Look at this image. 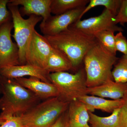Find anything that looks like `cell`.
Returning a JSON list of instances; mask_svg holds the SVG:
<instances>
[{
  "label": "cell",
  "instance_id": "6da1fadb",
  "mask_svg": "<svg viewBox=\"0 0 127 127\" xmlns=\"http://www.w3.org/2000/svg\"><path fill=\"white\" fill-rule=\"evenodd\" d=\"M0 117L5 120L11 117H20L41 102V99L14 79L0 76Z\"/></svg>",
  "mask_w": 127,
  "mask_h": 127
},
{
  "label": "cell",
  "instance_id": "7a4b0ae2",
  "mask_svg": "<svg viewBox=\"0 0 127 127\" xmlns=\"http://www.w3.org/2000/svg\"><path fill=\"white\" fill-rule=\"evenodd\" d=\"M44 36L53 47L66 54L76 71L87 53L98 42L94 35L69 27L55 35Z\"/></svg>",
  "mask_w": 127,
  "mask_h": 127
},
{
  "label": "cell",
  "instance_id": "3957f363",
  "mask_svg": "<svg viewBox=\"0 0 127 127\" xmlns=\"http://www.w3.org/2000/svg\"><path fill=\"white\" fill-rule=\"evenodd\" d=\"M118 59L97 42L87 53L83 60L88 87L97 86L113 80L112 71Z\"/></svg>",
  "mask_w": 127,
  "mask_h": 127
},
{
  "label": "cell",
  "instance_id": "277c9868",
  "mask_svg": "<svg viewBox=\"0 0 127 127\" xmlns=\"http://www.w3.org/2000/svg\"><path fill=\"white\" fill-rule=\"evenodd\" d=\"M69 103L58 97L41 102L20 117L26 127H51L67 111Z\"/></svg>",
  "mask_w": 127,
  "mask_h": 127
},
{
  "label": "cell",
  "instance_id": "5b68a950",
  "mask_svg": "<svg viewBox=\"0 0 127 127\" xmlns=\"http://www.w3.org/2000/svg\"><path fill=\"white\" fill-rule=\"evenodd\" d=\"M50 79L56 87L59 99L70 103L88 94L86 76L84 68L78 69L75 73L67 72L50 73Z\"/></svg>",
  "mask_w": 127,
  "mask_h": 127
},
{
  "label": "cell",
  "instance_id": "8992f818",
  "mask_svg": "<svg viewBox=\"0 0 127 127\" xmlns=\"http://www.w3.org/2000/svg\"><path fill=\"white\" fill-rule=\"evenodd\" d=\"M18 7L7 5L8 9L11 13L14 27V34L12 36L18 46L20 63L23 65L26 64V53L35 27L43 19L41 17L34 15L25 19L20 13Z\"/></svg>",
  "mask_w": 127,
  "mask_h": 127
},
{
  "label": "cell",
  "instance_id": "52a82bcc",
  "mask_svg": "<svg viewBox=\"0 0 127 127\" xmlns=\"http://www.w3.org/2000/svg\"><path fill=\"white\" fill-rule=\"evenodd\" d=\"M116 16L110 11L105 8L99 15L77 21L69 27L93 35L103 31L122 32L123 28L116 23Z\"/></svg>",
  "mask_w": 127,
  "mask_h": 127
},
{
  "label": "cell",
  "instance_id": "ba28073f",
  "mask_svg": "<svg viewBox=\"0 0 127 127\" xmlns=\"http://www.w3.org/2000/svg\"><path fill=\"white\" fill-rule=\"evenodd\" d=\"M53 49L45 36L35 30L26 53V64L45 69Z\"/></svg>",
  "mask_w": 127,
  "mask_h": 127
},
{
  "label": "cell",
  "instance_id": "9c48e42d",
  "mask_svg": "<svg viewBox=\"0 0 127 127\" xmlns=\"http://www.w3.org/2000/svg\"><path fill=\"white\" fill-rule=\"evenodd\" d=\"M13 28L12 21L0 27V70L8 66L21 65L18 46L12 39Z\"/></svg>",
  "mask_w": 127,
  "mask_h": 127
},
{
  "label": "cell",
  "instance_id": "30bf717a",
  "mask_svg": "<svg viewBox=\"0 0 127 127\" xmlns=\"http://www.w3.org/2000/svg\"><path fill=\"white\" fill-rule=\"evenodd\" d=\"M86 7L76 8L60 15L51 16L46 20L41 22V32L44 36H50L66 31L71 25L81 20L80 17Z\"/></svg>",
  "mask_w": 127,
  "mask_h": 127
},
{
  "label": "cell",
  "instance_id": "8fae6325",
  "mask_svg": "<svg viewBox=\"0 0 127 127\" xmlns=\"http://www.w3.org/2000/svg\"><path fill=\"white\" fill-rule=\"evenodd\" d=\"M50 73L45 69L26 64L6 67L0 70V76L10 79H16L26 76L37 78L43 81L52 83Z\"/></svg>",
  "mask_w": 127,
  "mask_h": 127
},
{
  "label": "cell",
  "instance_id": "7c38bea8",
  "mask_svg": "<svg viewBox=\"0 0 127 127\" xmlns=\"http://www.w3.org/2000/svg\"><path fill=\"white\" fill-rule=\"evenodd\" d=\"M52 0H9L8 5L21 6L19 11L22 16L34 15L42 17L44 22L51 16Z\"/></svg>",
  "mask_w": 127,
  "mask_h": 127
},
{
  "label": "cell",
  "instance_id": "4fadbf2b",
  "mask_svg": "<svg viewBox=\"0 0 127 127\" xmlns=\"http://www.w3.org/2000/svg\"><path fill=\"white\" fill-rule=\"evenodd\" d=\"M15 79L19 84L33 93L41 100L59 96L58 90L52 83L46 82L37 78L31 77Z\"/></svg>",
  "mask_w": 127,
  "mask_h": 127
},
{
  "label": "cell",
  "instance_id": "5bb4252c",
  "mask_svg": "<svg viewBox=\"0 0 127 127\" xmlns=\"http://www.w3.org/2000/svg\"><path fill=\"white\" fill-rule=\"evenodd\" d=\"M88 94L113 100L122 99L127 95V83L118 82L110 80L94 87L88 88Z\"/></svg>",
  "mask_w": 127,
  "mask_h": 127
},
{
  "label": "cell",
  "instance_id": "9a60e30c",
  "mask_svg": "<svg viewBox=\"0 0 127 127\" xmlns=\"http://www.w3.org/2000/svg\"><path fill=\"white\" fill-rule=\"evenodd\" d=\"M127 96L119 100H108L100 97L87 95L79 98L78 100L86 105L89 112H93L95 109H98L112 113L116 109L124 106Z\"/></svg>",
  "mask_w": 127,
  "mask_h": 127
},
{
  "label": "cell",
  "instance_id": "2e32d148",
  "mask_svg": "<svg viewBox=\"0 0 127 127\" xmlns=\"http://www.w3.org/2000/svg\"><path fill=\"white\" fill-rule=\"evenodd\" d=\"M67 113L69 127H92L89 125V112L86 106L78 100L69 103Z\"/></svg>",
  "mask_w": 127,
  "mask_h": 127
},
{
  "label": "cell",
  "instance_id": "e0dca14e",
  "mask_svg": "<svg viewBox=\"0 0 127 127\" xmlns=\"http://www.w3.org/2000/svg\"><path fill=\"white\" fill-rule=\"evenodd\" d=\"M45 70L50 73L74 71L68 57L62 51L53 47Z\"/></svg>",
  "mask_w": 127,
  "mask_h": 127
},
{
  "label": "cell",
  "instance_id": "ac0fdd59",
  "mask_svg": "<svg viewBox=\"0 0 127 127\" xmlns=\"http://www.w3.org/2000/svg\"><path fill=\"white\" fill-rule=\"evenodd\" d=\"M89 0H52L51 13L55 15L64 14L79 7H86Z\"/></svg>",
  "mask_w": 127,
  "mask_h": 127
},
{
  "label": "cell",
  "instance_id": "d6986e66",
  "mask_svg": "<svg viewBox=\"0 0 127 127\" xmlns=\"http://www.w3.org/2000/svg\"><path fill=\"white\" fill-rule=\"evenodd\" d=\"M120 108L116 109L110 116L101 117L89 112V123L92 127H120Z\"/></svg>",
  "mask_w": 127,
  "mask_h": 127
},
{
  "label": "cell",
  "instance_id": "ffe728a7",
  "mask_svg": "<svg viewBox=\"0 0 127 127\" xmlns=\"http://www.w3.org/2000/svg\"><path fill=\"white\" fill-rule=\"evenodd\" d=\"M115 32L112 31H103L94 34L98 42L112 55L116 56L115 47Z\"/></svg>",
  "mask_w": 127,
  "mask_h": 127
},
{
  "label": "cell",
  "instance_id": "44dd1931",
  "mask_svg": "<svg viewBox=\"0 0 127 127\" xmlns=\"http://www.w3.org/2000/svg\"><path fill=\"white\" fill-rule=\"evenodd\" d=\"M123 0H90L88 5L85 7L80 17V19L83 16L92 8L96 6H101L105 9L109 10L111 12L117 15L120 9Z\"/></svg>",
  "mask_w": 127,
  "mask_h": 127
},
{
  "label": "cell",
  "instance_id": "7402d4cb",
  "mask_svg": "<svg viewBox=\"0 0 127 127\" xmlns=\"http://www.w3.org/2000/svg\"><path fill=\"white\" fill-rule=\"evenodd\" d=\"M113 80L118 82L127 83V56L123 55L114 65L112 71Z\"/></svg>",
  "mask_w": 127,
  "mask_h": 127
},
{
  "label": "cell",
  "instance_id": "603a6c76",
  "mask_svg": "<svg viewBox=\"0 0 127 127\" xmlns=\"http://www.w3.org/2000/svg\"><path fill=\"white\" fill-rule=\"evenodd\" d=\"M9 0H0V27L5 23L12 21L10 12L7 9Z\"/></svg>",
  "mask_w": 127,
  "mask_h": 127
},
{
  "label": "cell",
  "instance_id": "cb8c5ba5",
  "mask_svg": "<svg viewBox=\"0 0 127 127\" xmlns=\"http://www.w3.org/2000/svg\"><path fill=\"white\" fill-rule=\"evenodd\" d=\"M115 47L117 52L127 56V40L122 32H119L115 35Z\"/></svg>",
  "mask_w": 127,
  "mask_h": 127
},
{
  "label": "cell",
  "instance_id": "d4e9b609",
  "mask_svg": "<svg viewBox=\"0 0 127 127\" xmlns=\"http://www.w3.org/2000/svg\"><path fill=\"white\" fill-rule=\"evenodd\" d=\"M116 22L124 25L127 23V0H123L118 13L116 16Z\"/></svg>",
  "mask_w": 127,
  "mask_h": 127
},
{
  "label": "cell",
  "instance_id": "484cf974",
  "mask_svg": "<svg viewBox=\"0 0 127 127\" xmlns=\"http://www.w3.org/2000/svg\"><path fill=\"white\" fill-rule=\"evenodd\" d=\"M0 127H26L20 117H11L5 119Z\"/></svg>",
  "mask_w": 127,
  "mask_h": 127
},
{
  "label": "cell",
  "instance_id": "4316f807",
  "mask_svg": "<svg viewBox=\"0 0 127 127\" xmlns=\"http://www.w3.org/2000/svg\"><path fill=\"white\" fill-rule=\"evenodd\" d=\"M51 127H69L67 110L59 117Z\"/></svg>",
  "mask_w": 127,
  "mask_h": 127
},
{
  "label": "cell",
  "instance_id": "83f0119b",
  "mask_svg": "<svg viewBox=\"0 0 127 127\" xmlns=\"http://www.w3.org/2000/svg\"><path fill=\"white\" fill-rule=\"evenodd\" d=\"M119 114L120 127H127V96L125 104L120 108Z\"/></svg>",
  "mask_w": 127,
  "mask_h": 127
},
{
  "label": "cell",
  "instance_id": "f1b7e54d",
  "mask_svg": "<svg viewBox=\"0 0 127 127\" xmlns=\"http://www.w3.org/2000/svg\"><path fill=\"white\" fill-rule=\"evenodd\" d=\"M5 120L4 119L0 117V126L2 125V124L5 122Z\"/></svg>",
  "mask_w": 127,
  "mask_h": 127
},
{
  "label": "cell",
  "instance_id": "f546056e",
  "mask_svg": "<svg viewBox=\"0 0 127 127\" xmlns=\"http://www.w3.org/2000/svg\"><path fill=\"white\" fill-rule=\"evenodd\" d=\"M0 92H1L0 89Z\"/></svg>",
  "mask_w": 127,
  "mask_h": 127
}]
</instances>
